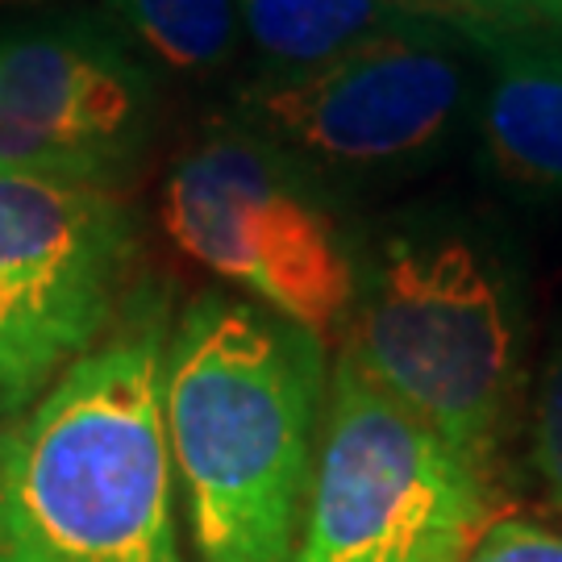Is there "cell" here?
I'll return each instance as SVG.
<instances>
[{
	"label": "cell",
	"mask_w": 562,
	"mask_h": 562,
	"mask_svg": "<svg viewBox=\"0 0 562 562\" xmlns=\"http://www.w3.org/2000/svg\"><path fill=\"white\" fill-rule=\"evenodd\" d=\"M322 338L201 296L162 362V425L201 562H288L317 467Z\"/></svg>",
	"instance_id": "cell-1"
},
{
	"label": "cell",
	"mask_w": 562,
	"mask_h": 562,
	"mask_svg": "<svg viewBox=\"0 0 562 562\" xmlns=\"http://www.w3.org/2000/svg\"><path fill=\"white\" fill-rule=\"evenodd\" d=\"M159 301L0 429V562H183Z\"/></svg>",
	"instance_id": "cell-2"
},
{
	"label": "cell",
	"mask_w": 562,
	"mask_h": 562,
	"mask_svg": "<svg viewBox=\"0 0 562 562\" xmlns=\"http://www.w3.org/2000/svg\"><path fill=\"white\" fill-rule=\"evenodd\" d=\"M346 359L480 475L517 367L504 267L459 229H401L375 250Z\"/></svg>",
	"instance_id": "cell-3"
},
{
	"label": "cell",
	"mask_w": 562,
	"mask_h": 562,
	"mask_svg": "<svg viewBox=\"0 0 562 562\" xmlns=\"http://www.w3.org/2000/svg\"><path fill=\"white\" fill-rule=\"evenodd\" d=\"M487 475L341 355L288 562H462Z\"/></svg>",
	"instance_id": "cell-4"
},
{
	"label": "cell",
	"mask_w": 562,
	"mask_h": 562,
	"mask_svg": "<svg viewBox=\"0 0 562 562\" xmlns=\"http://www.w3.org/2000/svg\"><path fill=\"white\" fill-rule=\"evenodd\" d=\"M162 225L188 259L317 338L355 304L341 229L301 167L246 125H222L176 159Z\"/></svg>",
	"instance_id": "cell-5"
},
{
	"label": "cell",
	"mask_w": 562,
	"mask_h": 562,
	"mask_svg": "<svg viewBox=\"0 0 562 562\" xmlns=\"http://www.w3.org/2000/svg\"><path fill=\"white\" fill-rule=\"evenodd\" d=\"M475 34L408 21L338 59L246 83V130L296 167L383 176L442 146L471 104Z\"/></svg>",
	"instance_id": "cell-6"
},
{
	"label": "cell",
	"mask_w": 562,
	"mask_h": 562,
	"mask_svg": "<svg viewBox=\"0 0 562 562\" xmlns=\"http://www.w3.org/2000/svg\"><path fill=\"white\" fill-rule=\"evenodd\" d=\"M134 259V217L97 183L0 171V413L92 350Z\"/></svg>",
	"instance_id": "cell-7"
},
{
	"label": "cell",
	"mask_w": 562,
	"mask_h": 562,
	"mask_svg": "<svg viewBox=\"0 0 562 562\" xmlns=\"http://www.w3.org/2000/svg\"><path fill=\"white\" fill-rule=\"evenodd\" d=\"M155 130V83L97 25L0 30V171L104 188Z\"/></svg>",
	"instance_id": "cell-8"
},
{
	"label": "cell",
	"mask_w": 562,
	"mask_h": 562,
	"mask_svg": "<svg viewBox=\"0 0 562 562\" xmlns=\"http://www.w3.org/2000/svg\"><path fill=\"white\" fill-rule=\"evenodd\" d=\"M480 142L513 192L562 204V34L480 30Z\"/></svg>",
	"instance_id": "cell-9"
},
{
	"label": "cell",
	"mask_w": 562,
	"mask_h": 562,
	"mask_svg": "<svg viewBox=\"0 0 562 562\" xmlns=\"http://www.w3.org/2000/svg\"><path fill=\"white\" fill-rule=\"evenodd\" d=\"M238 21L267 76H292L417 18L387 0H238Z\"/></svg>",
	"instance_id": "cell-10"
},
{
	"label": "cell",
	"mask_w": 562,
	"mask_h": 562,
	"mask_svg": "<svg viewBox=\"0 0 562 562\" xmlns=\"http://www.w3.org/2000/svg\"><path fill=\"white\" fill-rule=\"evenodd\" d=\"M121 30L176 76H213L241 38L238 0H101Z\"/></svg>",
	"instance_id": "cell-11"
},
{
	"label": "cell",
	"mask_w": 562,
	"mask_h": 562,
	"mask_svg": "<svg viewBox=\"0 0 562 562\" xmlns=\"http://www.w3.org/2000/svg\"><path fill=\"white\" fill-rule=\"evenodd\" d=\"M529 459L542 483V496L550 513L562 521V341L559 350L546 359L538 401H533V446Z\"/></svg>",
	"instance_id": "cell-12"
},
{
	"label": "cell",
	"mask_w": 562,
	"mask_h": 562,
	"mask_svg": "<svg viewBox=\"0 0 562 562\" xmlns=\"http://www.w3.org/2000/svg\"><path fill=\"white\" fill-rule=\"evenodd\" d=\"M462 562H562V529L529 517H496L475 533Z\"/></svg>",
	"instance_id": "cell-13"
},
{
	"label": "cell",
	"mask_w": 562,
	"mask_h": 562,
	"mask_svg": "<svg viewBox=\"0 0 562 562\" xmlns=\"http://www.w3.org/2000/svg\"><path fill=\"white\" fill-rule=\"evenodd\" d=\"M487 30L513 34H562V0H459Z\"/></svg>",
	"instance_id": "cell-14"
},
{
	"label": "cell",
	"mask_w": 562,
	"mask_h": 562,
	"mask_svg": "<svg viewBox=\"0 0 562 562\" xmlns=\"http://www.w3.org/2000/svg\"><path fill=\"white\" fill-rule=\"evenodd\" d=\"M387 4H396L401 13L417 21H438V25H454V30H467V34H480L487 25L471 18L467 9H462L459 0H387Z\"/></svg>",
	"instance_id": "cell-15"
}]
</instances>
